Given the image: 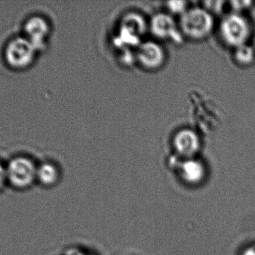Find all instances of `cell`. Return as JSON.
<instances>
[{
	"label": "cell",
	"instance_id": "cell-8",
	"mask_svg": "<svg viewBox=\"0 0 255 255\" xmlns=\"http://www.w3.org/2000/svg\"><path fill=\"white\" fill-rule=\"evenodd\" d=\"M173 146L177 154L184 159L193 158L200 149V138L194 130L183 129L174 136Z\"/></svg>",
	"mask_w": 255,
	"mask_h": 255
},
{
	"label": "cell",
	"instance_id": "cell-5",
	"mask_svg": "<svg viewBox=\"0 0 255 255\" xmlns=\"http://www.w3.org/2000/svg\"><path fill=\"white\" fill-rule=\"evenodd\" d=\"M135 56L141 67L150 70L160 68L166 60L163 46L153 40L140 42L136 48Z\"/></svg>",
	"mask_w": 255,
	"mask_h": 255
},
{
	"label": "cell",
	"instance_id": "cell-6",
	"mask_svg": "<svg viewBox=\"0 0 255 255\" xmlns=\"http://www.w3.org/2000/svg\"><path fill=\"white\" fill-rule=\"evenodd\" d=\"M149 26L153 35L160 40L180 42L184 37L179 25L169 13H160L154 15L151 18Z\"/></svg>",
	"mask_w": 255,
	"mask_h": 255
},
{
	"label": "cell",
	"instance_id": "cell-16",
	"mask_svg": "<svg viewBox=\"0 0 255 255\" xmlns=\"http://www.w3.org/2000/svg\"><path fill=\"white\" fill-rule=\"evenodd\" d=\"M244 255H255V250H249Z\"/></svg>",
	"mask_w": 255,
	"mask_h": 255
},
{
	"label": "cell",
	"instance_id": "cell-12",
	"mask_svg": "<svg viewBox=\"0 0 255 255\" xmlns=\"http://www.w3.org/2000/svg\"><path fill=\"white\" fill-rule=\"evenodd\" d=\"M188 3L187 1H172L167 2V9L170 13H175L180 16L183 14L187 9L189 8L187 6Z\"/></svg>",
	"mask_w": 255,
	"mask_h": 255
},
{
	"label": "cell",
	"instance_id": "cell-14",
	"mask_svg": "<svg viewBox=\"0 0 255 255\" xmlns=\"http://www.w3.org/2000/svg\"><path fill=\"white\" fill-rule=\"evenodd\" d=\"M6 184L7 182L5 167L0 163V192L4 189Z\"/></svg>",
	"mask_w": 255,
	"mask_h": 255
},
{
	"label": "cell",
	"instance_id": "cell-11",
	"mask_svg": "<svg viewBox=\"0 0 255 255\" xmlns=\"http://www.w3.org/2000/svg\"><path fill=\"white\" fill-rule=\"evenodd\" d=\"M234 58L235 61L241 66H250L255 60V51L253 46L247 44L243 45L235 49Z\"/></svg>",
	"mask_w": 255,
	"mask_h": 255
},
{
	"label": "cell",
	"instance_id": "cell-2",
	"mask_svg": "<svg viewBox=\"0 0 255 255\" xmlns=\"http://www.w3.org/2000/svg\"><path fill=\"white\" fill-rule=\"evenodd\" d=\"M219 31L225 44L236 49L247 44L251 36V26L242 13L232 12L222 19Z\"/></svg>",
	"mask_w": 255,
	"mask_h": 255
},
{
	"label": "cell",
	"instance_id": "cell-9",
	"mask_svg": "<svg viewBox=\"0 0 255 255\" xmlns=\"http://www.w3.org/2000/svg\"><path fill=\"white\" fill-rule=\"evenodd\" d=\"M179 172L182 179L190 184H199L206 173L203 163L194 158L184 159L180 165Z\"/></svg>",
	"mask_w": 255,
	"mask_h": 255
},
{
	"label": "cell",
	"instance_id": "cell-4",
	"mask_svg": "<svg viewBox=\"0 0 255 255\" xmlns=\"http://www.w3.org/2000/svg\"><path fill=\"white\" fill-rule=\"evenodd\" d=\"M36 49L25 37H16L9 41L4 49L6 62L12 68L29 67L35 57Z\"/></svg>",
	"mask_w": 255,
	"mask_h": 255
},
{
	"label": "cell",
	"instance_id": "cell-13",
	"mask_svg": "<svg viewBox=\"0 0 255 255\" xmlns=\"http://www.w3.org/2000/svg\"><path fill=\"white\" fill-rule=\"evenodd\" d=\"M253 1H231L230 4L233 10L234 13H241L246 9H248L251 7Z\"/></svg>",
	"mask_w": 255,
	"mask_h": 255
},
{
	"label": "cell",
	"instance_id": "cell-7",
	"mask_svg": "<svg viewBox=\"0 0 255 255\" xmlns=\"http://www.w3.org/2000/svg\"><path fill=\"white\" fill-rule=\"evenodd\" d=\"M25 37L31 42L36 51H41L46 48V38L50 28L44 18L34 16L29 18L24 25Z\"/></svg>",
	"mask_w": 255,
	"mask_h": 255
},
{
	"label": "cell",
	"instance_id": "cell-1",
	"mask_svg": "<svg viewBox=\"0 0 255 255\" xmlns=\"http://www.w3.org/2000/svg\"><path fill=\"white\" fill-rule=\"evenodd\" d=\"M178 25L184 37L194 40H203L214 29V16L203 6L189 7L180 16Z\"/></svg>",
	"mask_w": 255,
	"mask_h": 255
},
{
	"label": "cell",
	"instance_id": "cell-15",
	"mask_svg": "<svg viewBox=\"0 0 255 255\" xmlns=\"http://www.w3.org/2000/svg\"><path fill=\"white\" fill-rule=\"evenodd\" d=\"M66 255H87L84 254V253H80L79 251H76V250H69L66 253Z\"/></svg>",
	"mask_w": 255,
	"mask_h": 255
},
{
	"label": "cell",
	"instance_id": "cell-10",
	"mask_svg": "<svg viewBox=\"0 0 255 255\" xmlns=\"http://www.w3.org/2000/svg\"><path fill=\"white\" fill-rule=\"evenodd\" d=\"M59 177V171L53 163L45 162L37 166V181L43 187H53L58 182Z\"/></svg>",
	"mask_w": 255,
	"mask_h": 255
},
{
	"label": "cell",
	"instance_id": "cell-3",
	"mask_svg": "<svg viewBox=\"0 0 255 255\" xmlns=\"http://www.w3.org/2000/svg\"><path fill=\"white\" fill-rule=\"evenodd\" d=\"M37 166L31 159L14 157L5 167L7 184L16 190L29 188L37 181Z\"/></svg>",
	"mask_w": 255,
	"mask_h": 255
}]
</instances>
